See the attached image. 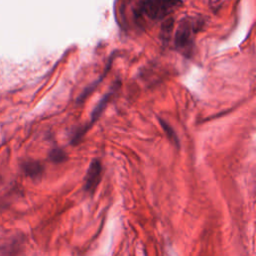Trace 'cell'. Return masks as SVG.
Returning <instances> with one entry per match:
<instances>
[{"instance_id":"1","label":"cell","mask_w":256,"mask_h":256,"mask_svg":"<svg viewBox=\"0 0 256 256\" xmlns=\"http://www.w3.org/2000/svg\"><path fill=\"white\" fill-rule=\"evenodd\" d=\"M101 174H102V165L100 161L99 160H93L91 164L89 165V168L85 176L84 188L87 192L93 193L95 189L97 188V185L101 179Z\"/></svg>"},{"instance_id":"2","label":"cell","mask_w":256,"mask_h":256,"mask_svg":"<svg viewBox=\"0 0 256 256\" xmlns=\"http://www.w3.org/2000/svg\"><path fill=\"white\" fill-rule=\"evenodd\" d=\"M192 26L187 20H182L177 27L175 34V45L179 49H185L190 45Z\"/></svg>"},{"instance_id":"3","label":"cell","mask_w":256,"mask_h":256,"mask_svg":"<svg viewBox=\"0 0 256 256\" xmlns=\"http://www.w3.org/2000/svg\"><path fill=\"white\" fill-rule=\"evenodd\" d=\"M143 10L152 19L161 18L167 13L161 0H144Z\"/></svg>"},{"instance_id":"4","label":"cell","mask_w":256,"mask_h":256,"mask_svg":"<svg viewBox=\"0 0 256 256\" xmlns=\"http://www.w3.org/2000/svg\"><path fill=\"white\" fill-rule=\"evenodd\" d=\"M113 92H114V90L109 91L108 93H106V94L104 95V97L98 102L97 105L95 106V108L93 109V111H92V113H91V119H90V122H89V126H91L96 120H97V119L99 118V116L102 114V112H103V110L105 109V107H106L108 101L110 100V97L112 96ZM89 126H88V128H89Z\"/></svg>"},{"instance_id":"5","label":"cell","mask_w":256,"mask_h":256,"mask_svg":"<svg viewBox=\"0 0 256 256\" xmlns=\"http://www.w3.org/2000/svg\"><path fill=\"white\" fill-rule=\"evenodd\" d=\"M23 169L25 173L30 177H38L42 174L43 167L39 162L36 161H28L24 164Z\"/></svg>"},{"instance_id":"6","label":"cell","mask_w":256,"mask_h":256,"mask_svg":"<svg viewBox=\"0 0 256 256\" xmlns=\"http://www.w3.org/2000/svg\"><path fill=\"white\" fill-rule=\"evenodd\" d=\"M159 122H160V124H161V126H162V128H163V130L165 131V133H166L168 139H169L170 141H172L177 147H179V139H178V137H177V134H176L175 131L173 130V128H172L167 122H165V121L162 120V119H159Z\"/></svg>"},{"instance_id":"7","label":"cell","mask_w":256,"mask_h":256,"mask_svg":"<svg viewBox=\"0 0 256 256\" xmlns=\"http://www.w3.org/2000/svg\"><path fill=\"white\" fill-rule=\"evenodd\" d=\"M174 27V19L173 18H168L166 19L162 25H161V37L163 39L169 38L171 32Z\"/></svg>"},{"instance_id":"8","label":"cell","mask_w":256,"mask_h":256,"mask_svg":"<svg viewBox=\"0 0 256 256\" xmlns=\"http://www.w3.org/2000/svg\"><path fill=\"white\" fill-rule=\"evenodd\" d=\"M49 157L51 159V161H53L54 163H60L66 159V154L62 149L55 148L50 152Z\"/></svg>"}]
</instances>
